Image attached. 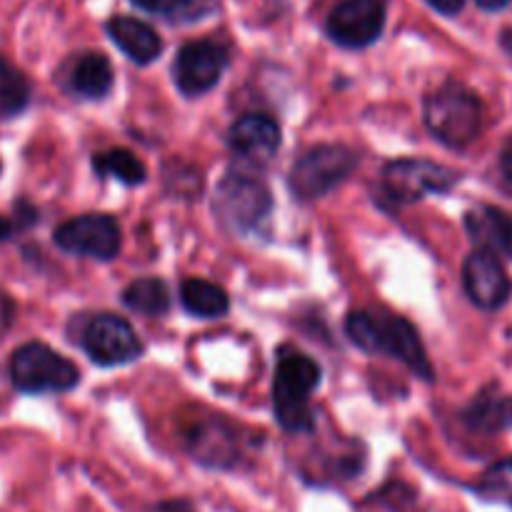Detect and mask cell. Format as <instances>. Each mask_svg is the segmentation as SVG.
I'll use <instances>...</instances> for the list:
<instances>
[{"label": "cell", "mask_w": 512, "mask_h": 512, "mask_svg": "<svg viewBox=\"0 0 512 512\" xmlns=\"http://www.w3.org/2000/svg\"><path fill=\"white\" fill-rule=\"evenodd\" d=\"M180 300H183V308L198 318H220L230 308L228 295L220 285L198 278L185 280L180 288Z\"/></svg>", "instance_id": "ac0fdd59"}, {"label": "cell", "mask_w": 512, "mask_h": 512, "mask_svg": "<svg viewBox=\"0 0 512 512\" xmlns=\"http://www.w3.org/2000/svg\"><path fill=\"white\" fill-rule=\"evenodd\" d=\"M228 68V50L215 40H193L175 58V83L183 95H203L215 88Z\"/></svg>", "instance_id": "30bf717a"}, {"label": "cell", "mask_w": 512, "mask_h": 512, "mask_svg": "<svg viewBox=\"0 0 512 512\" xmlns=\"http://www.w3.org/2000/svg\"><path fill=\"white\" fill-rule=\"evenodd\" d=\"M30 103V83L13 63L0 55V120L23 113Z\"/></svg>", "instance_id": "44dd1931"}, {"label": "cell", "mask_w": 512, "mask_h": 512, "mask_svg": "<svg viewBox=\"0 0 512 512\" xmlns=\"http://www.w3.org/2000/svg\"><path fill=\"white\" fill-rule=\"evenodd\" d=\"M135 5H140L143 10H150V13H170V10L180 8L188 0H133Z\"/></svg>", "instance_id": "d4e9b609"}, {"label": "cell", "mask_w": 512, "mask_h": 512, "mask_svg": "<svg viewBox=\"0 0 512 512\" xmlns=\"http://www.w3.org/2000/svg\"><path fill=\"white\" fill-rule=\"evenodd\" d=\"M425 3L443 15H458L463 10L465 0H425Z\"/></svg>", "instance_id": "484cf974"}, {"label": "cell", "mask_w": 512, "mask_h": 512, "mask_svg": "<svg viewBox=\"0 0 512 512\" xmlns=\"http://www.w3.org/2000/svg\"><path fill=\"white\" fill-rule=\"evenodd\" d=\"M330 40L343 48H368L385 28V5L380 0H343L328 15Z\"/></svg>", "instance_id": "9c48e42d"}, {"label": "cell", "mask_w": 512, "mask_h": 512, "mask_svg": "<svg viewBox=\"0 0 512 512\" xmlns=\"http://www.w3.org/2000/svg\"><path fill=\"white\" fill-rule=\"evenodd\" d=\"M83 348L93 363L105 365V368L133 363L143 353V345H140L138 335L130 328L128 320L110 313L95 315L85 325Z\"/></svg>", "instance_id": "ba28073f"}, {"label": "cell", "mask_w": 512, "mask_h": 512, "mask_svg": "<svg viewBox=\"0 0 512 512\" xmlns=\"http://www.w3.org/2000/svg\"><path fill=\"white\" fill-rule=\"evenodd\" d=\"M463 285L468 298L483 310H498L510 298V278L498 255L473 250L463 265Z\"/></svg>", "instance_id": "8fae6325"}, {"label": "cell", "mask_w": 512, "mask_h": 512, "mask_svg": "<svg viewBox=\"0 0 512 512\" xmlns=\"http://www.w3.org/2000/svg\"><path fill=\"white\" fill-rule=\"evenodd\" d=\"M320 383V365L298 350L285 348L275 365L273 408L275 420L285 433H313L315 420L310 410V393Z\"/></svg>", "instance_id": "6da1fadb"}, {"label": "cell", "mask_w": 512, "mask_h": 512, "mask_svg": "<svg viewBox=\"0 0 512 512\" xmlns=\"http://www.w3.org/2000/svg\"><path fill=\"white\" fill-rule=\"evenodd\" d=\"M78 380V368L43 343L20 345L10 358V383L20 393H68Z\"/></svg>", "instance_id": "3957f363"}, {"label": "cell", "mask_w": 512, "mask_h": 512, "mask_svg": "<svg viewBox=\"0 0 512 512\" xmlns=\"http://www.w3.org/2000/svg\"><path fill=\"white\" fill-rule=\"evenodd\" d=\"M273 195L258 175L230 170L215 190V213L233 233H253L268 220Z\"/></svg>", "instance_id": "277c9868"}, {"label": "cell", "mask_w": 512, "mask_h": 512, "mask_svg": "<svg viewBox=\"0 0 512 512\" xmlns=\"http://www.w3.org/2000/svg\"><path fill=\"white\" fill-rule=\"evenodd\" d=\"M0 170H3V165H0Z\"/></svg>", "instance_id": "1f68e13d"}, {"label": "cell", "mask_w": 512, "mask_h": 512, "mask_svg": "<svg viewBox=\"0 0 512 512\" xmlns=\"http://www.w3.org/2000/svg\"><path fill=\"white\" fill-rule=\"evenodd\" d=\"M123 303L135 313H143L148 318H160L170 310L168 285L158 278H140L130 283L123 293Z\"/></svg>", "instance_id": "d6986e66"}, {"label": "cell", "mask_w": 512, "mask_h": 512, "mask_svg": "<svg viewBox=\"0 0 512 512\" xmlns=\"http://www.w3.org/2000/svg\"><path fill=\"white\" fill-rule=\"evenodd\" d=\"M113 88V65L103 53H83L70 70V90L80 98L98 100Z\"/></svg>", "instance_id": "e0dca14e"}, {"label": "cell", "mask_w": 512, "mask_h": 512, "mask_svg": "<svg viewBox=\"0 0 512 512\" xmlns=\"http://www.w3.org/2000/svg\"><path fill=\"white\" fill-rule=\"evenodd\" d=\"M53 240L65 253L95 260H113L123 245L120 225L115 223V218L103 213L80 215V218L58 225Z\"/></svg>", "instance_id": "52a82bcc"}, {"label": "cell", "mask_w": 512, "mask_h": 512, "mask_svg": "<svg viewBox=\"0 0 512 512\" xmlns=\"http://www.w3.org/2000/svg\"><path fill=\"white\" fill-rule=\"evenodd\" d=\"M388 353L393 358L403 360L413 373L420 378H433V365L425 355L423 343L418 338V330L405 318H383L378 315V340H375V355Z\"/></svg>", "instance_id": "7c38bea8"}, {"label": "cell", "mask_w": 512, "mask_h": 512, "mask_svg": "<svg viewBox=\"0 0 512 512\" xmlns=\"http://www.w3.org/2000/svg\"><path fill=\"white\" fill-rule=\"evenodd\" d=\"M15 225H18V220H10V218H3V215H0V243H5V240L13 238Z\"/></svg>", "instance_id": "f1b7e54d"}, {"label": "cell", "mask_w": 512, "mask_h": 512, "mask_svg": "<svg viewBox=\"0 0 512 512\" xmlns=\"http://www.w3.org/2000/svg\"><path fill=\"white\" fill-rule=\"evenodd\" d=\"M108 35L138 65L153 63L163 53V40H160V35L148 23H143L138 18H130V15H118V18L108 20Z\"/></svg>", "instance_id": "9a60e30c"}, {"label": "cell", "mask_w": 512, "mask_h": 512, "mask_svg": "<svg viewBox=\"0 0 512 512\" xmlns=\"http://www.w3.org/2000/svg\"><path fill=\"white\" fill-rule=\"evenodd\" d=\"M15 323V303L3 288H0V340L8 335V330L13 328Z\"/></svg>", "instance_id": "cb8c5ba5"}, {"label": "cell", "mask_w": 512, "mask_h": 512, "mask_svg": "<svg viewBox=\"0 0 512 512\" xmlns=\"http://www.w3.org/2000/svg\"><path fill=\"white\" fill-rule=\"evenodd\" d=\"M500 168H503L505 180L512 185V140L508 143V148L503 150V158H500Z\"/></svg>", "instance_id": "83f0119b"}, {"label": "cell", "mask_w": 512, "mask_h": 512, "mask_svg": "<svg viewBox=\"0 0 512 512\" xmlns=\"http://www.w3.org/2000/svg\"><path fill=\"white\" fill-rule=\"evenodd\" d=\"M155 512H195L193 505L188 500H168V503H160Z\"/></svg>", "instance_id": "4316f807"}, {"label": "cell", "mask_w": 512, "mask_h": 512, "mask_svg": "<svg viewBox=\"0 0 512 512\" xmlns=\"http://www.w3.org/2000/svg\"><path fill=\"white\" fill-rule=\"evenodd\" d=\"M93 170L103 178H115L125 185H140L145 180V165L138 155L125 148H110L93 155Z\"/></svg>", "instance_id": "ffe728a7"}, {"label": "cell", "mask_w": 512, "mask_h": 512, "mask_svg": "<svg viewBox=\"0 0 512 512\" xmlns=\"http://www.w3.org/2000/svg\"><path fill=\"white\" fill-rule=\"evenodd\" d=\"M483 10H503L510 0H475Z\"/></svg>", "instance_id": "f546056e"}, {"label": "cell", "mask_w": 512, "mask_h": 512, "mask_svg": "<svg viewBox=\"0 0 512 512\" xmlns=\"http://www.w3.org/2000/svg\"><path fill=\"white\" fill-rule=\"evenodd\" d=\"M480 498L490 503H508L512 505V458L500 460L493 468L485 470V475L478 483Z\"/></svg>", "instance_id": "603a6c76"}, {"label": "cell", "mask_w": 512, "mask_h": 512, "mask_svg": "<svg viewBox=\"0 0 512 512\" xmlns=\"http://www.w3.org/2000/svg\"><path fill=\"white\" fill-rule=\"evenodd\" d=\"M470 428L483 430V433H495L512 425V400L495 398V395H480L473 408L465 413Z\"/></svg>", "instance_id": "7402d4cb"}, {"label": "cell", "mask_w": 512, "mask_h": 512, "mask_svg": "<svg viewBox=\"0 0 512 512\" xmlns=\"http://www.w3.org/2000/svg\"><path fill=\"white\" fill-rule=\"evenodd\" d=\"M228 143L250 163H268L280 148V125L260 113H248L230 125Z\"/></svg>", "instance_id": "4fadbf2b"}, {"label": "cell", "mask_w": 512, "mask_h": 512, "mask_svg": "<svg viewBox=\"0 0 512 512\" xmlns=\"http://www.w3.org/2000/svg\"><path fill=\"white\" fill-rule=\"evenodd\" d=\"M503 45L512 53V28L505 30V33H503Z\"/></svg>", "instance_id": "4dcf8cb0"}, {"label": "cell", "mask_w": 512, "mask_h": 512, "mask_svg": "<svg viewBox=\"0 0 512 512\" xmlns=\"http://www.w3.org/2000/svg\"><path fill=\"white\" fill-rule=\"evenodd\" d=\"M465 230L478 250H488L493 255H512V215L495 205H473L465 213Z\"/></svg>", "instance_id": "5bb4252c"}, {"label": "cell", "mask_w": 512, "mask_h": 512, "mask_svg": "<svg viewBox=\"0 0 512 512\" xmlns=\"http://www.w3.org/2000/svg\"><path fill=\"white\" fill-rule=\"evenodd\" d=\"M358 168V155L345 145H318L290 170V190L303 200H315L338 188Z\"/></svg>", "instance_id": "5b68a950"}, {"label": "cell", "mask_w": 512, "mask_h": 512, "mask_svg": "<svg viewBox=\"0 0 512 512\" xmlns=\"http://www.w3.org/2000/svg\"><path fill=\"white\" fill-rule=\"evenodd\" d=\"M425 125L448 148H465L483 130V103L465 85L445 83L425 100Z\"/></svg>", "instance_id": "7a4b0ae2"}, {"label": "cell", "mask_w": 512, "mask_h": 512, "mask_svg": "<svg viewBox=\"0 0 512 512\" xmlns=\"http://www.w3.org/2000/svg\"><path fill=\"white\" fill-rule=\"evenodd\" d=\"M188 448L193 458L208 468H230L238 460L233 433L220 423H205L195 428L188 438Z\"/></svg>", "instance_id": "2e32d148"}, {"label": "cell", "mask_w": 512, "mask_h": 512, "mask_svg": "<svg viewBox=\"0 0 512 512\" xmlns=\"http://www.w3.org/2000/svg\"><path fill=\"white\" fill-rule=\"evenodd\" d=\"M458 183V173L433 160H393L383 170V190L393 203L408 205L430 193H448Z\"/></svg>", "instance_id": "8992f818"}]
</instances>
